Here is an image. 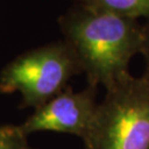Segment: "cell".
I'll list each match as a JSON object with an SVG mask.
<instances>
[{"label":"cell","mask_w":149,"mask_h":149,"mask_svg":"<svg viewBox=\"0 0 149 149\" xmlns=\"http://www.w3.org/2000/svg\"><path fill=\"white\" fill-rule=\"evenodd\" d=\"M73 49L65 40L23 52L0 72V93L19 92L21 108L43 106L68 87L69 81L82 73Z\"/></svg>","instance_id":"cell-3"},{"label":"cell","mask_w":149,"mask_h":149,"mask_svg":"<svg viewBox=\"0 0 149 149\" xmlns=\"http://www.w3.org/2000/svg\"><path fill=\"white\" fill-rule=\"evenodd\" d=\"M59 24L88 85L108 90L129 75V62L143 45L136 20L77 5L60 17Z\"/></svg>","instance_id":"cell-1"},{"label":"cell","mask_w":149,"mask_h":149,"mask_svg":"<svg viewBox=\"0 0 149 149\" xmlns=\"http://www.w3.org/2000/svg\"><path fill=\"white\" fill-rule=\"evenodd\" d=\"M79 5L136 20L149 18V0H74Z\"/></svg>","instance_id":"cell-5"},{"label":"cell","mask_w":149,"mask_h":149,"mask_svg":"<svg viewBox=\"0 0 149 149\" xmlns=\"http://www.w3.org/2000/svg\"><path fill=\"white\" fill-rule=\"evenodd\" d=\"M140 53H143L146 61V76L149 79V24H147L145 28H143V45Z\"/></svg>","instance_id":"cell-7"},{"label":"cell","mask_w":149,"mask_h":149,"mask_svg":"<svg viewBox=\"0 0 149 149\" xmlns=\"http://www.w3.org/2000/svg\"><path fill=\"white\" fill-rule=\"evenodd\" d=\"M18 125L0 126V149H33Z\"/></svg>","instance_id":"cell-6"},{"label":"cell","mask_w":149,"mask_h":149,"mask_svg":"<svg viewBox=\"0 0 149 149\" xmlns=\"http://www.w3.org/2000/svg\"><path fill=\"white\" fill-rule=\"evenodd\" d=\"M84 149H149V79L129 74L98 104Z\"/></svg>","instance_id":"cell-2"},{"label":"cell","mask_w":149,"mask_h":149,"mask_svg":"<svg viewBox=\"0 0 149 149\" xmlns=\"http://www.w3.org/2000/svg\"><path fill=\"white\" fill-rule=\"evenodd\" d=\"M96 88L88 85L74 92L68 86L43 106L18 125L26 136L38 132L71 134L85 140L90 133L98 104L95 102Z\"/></svg>","instance_id":"cell-4"}]
</instances>
